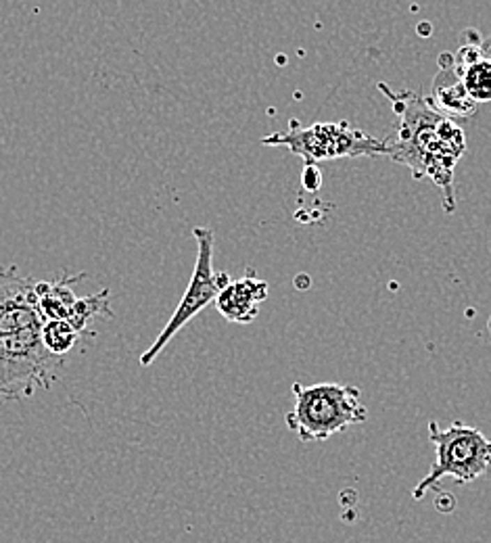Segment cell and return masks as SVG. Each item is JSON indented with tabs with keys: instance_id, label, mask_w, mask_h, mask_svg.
Segmentation results:
<instances>
[{
	"instance_id": "obj_7",
	"label": "cell",
	"mask_w": 491,
	"mask_h": 543,
	"mask_svg": "<svg viewBox=\"0 0 491 543\" xmlns=\"http://www.w3.org/2000/svg\"><path fill=\"white\" fill-rule=\"evenodd\" d=\"M267 282L257 278L255 269H247L242 278L232 280L215 299L217 311L236 324H249L257 317L261 301L267 297Z\"/></svg>"
},
{
	"instance_id": "obj_6",
	"label": "cell",
	"mask_w": 491,
	"mask_h": 543,
	"mask_svg": "<svg viewBox=\"0 0 491 543\" xmlns=\"http://www.w3.org/2000/svg\"><path fill=\"white\" fill-rule=\"evenodd\" d=\"M194 240H196V261L194 269L190 276V282L186 286V292L182 294L176 311L155 338V343L140 355V365L148 368L159 353L167 347V343L209 303H215L217 294L232 282L226 272H213V244H215V234L211 228L196 226L192 230Z\"/></svg>"
},
{
	"instance_id": "obj_14",
	"label": "cell",
	"mask_w": 491,
	"mask_h": 543,
	"mask_svg": "<svg viewBox=\"0 0 491 543\" xmlns=\"http://www.w3.org/2000/svg\"><path fill=\"white\" fill-rule=\"evenodd\" d=\"M478 48H481V54H483L485 58H489V61H491V38L483 40Z\"/></svg>"
},
{
	"instance_id": "obj_5",
	"label": "cell",
	"mask_w": 491,
	"mask_h": 543,
	"mask_svg": "<svg viewBox=\"0 0 491 543\" xmlns=\"http://www.w3.org/2000/svg\"><path fill=\"white\" fill-rule=\"evenodd\" d=\"M261 144L286 146L305 161V167L341 157H374L387 152L384 142L351 127L347 121L313 123L309 127H301L297 121H290V129L270 134L261 140Z\"/></svg>"
},
{
	"instance_id": "obj_3",
	"label": "cell",
	"mask_w": 491,
	"mask_h": 543,
	"mask_svg": "<svg viewBox=\"0 0 491 543\" xmlns=\"http://www.w3.org/2000/svg\"><path fill=\"white\" fill-rule=\"evenodd\" d=\"M293 395L295 405L286 414V426L301 441H324L368 418L361 391L351 384L295 382Z\"/></svg>"
},
{
	"instance_id": "obj_11",
	"label": "cell",
	"mask_w": 491,
	"mask_h": 543,
	"mask_svg": "<svg viewBox=\"0 0 491 543\" xmlns=\"http://www.w3.org/2000/svg\"><path fill=\"white\" fill-rule=\"evenodd\" d=\"M98 315L113 317V311H111V307H109V288H102L100 292H94V294H90V297H84V299L77 297V301H75V305H73V309H71L67 322H69L79 334H84L88 322L94 320V317H98Z\"/></svg>"
},
{
	"instance_id": "obj_12",
	"label": "cell",
	"mask_w": 491,
	"mask_h": 543,
	"mask_svg": "<svg viewBox=\"0 0 491 543\" xmlns=\"http://www.w3.org/2000/svg\"><path fill=\"white\" fill-rule=\"evenodd\" d=\"M79 332L67 320H46L42 326V343L46 351L54 357L65 355L79 340Z\"/></svg>"
},
{
	"instance_id": "obj_15",
	"label": "cell",
	"mask_w": 491,
	"mask_h": 543,
	"mask_svg": "<svg viewBox=\"0 0 491 543\" xmlns=\"http://www.w3.org/2000/svg\"><path fill=\"white\" fill-rule=\"evenodd\" d=\"M418 31H426V36H428V31H430V25H428V23H420V25H418Z\"/></svg>"
},
{
	"instance_id": "obj_9",
	"label": "cell",
	"mask_w": 491,
	"mask_h": 543,
	"mask_svg": "<svg viewBox=\"0 0 491 543\" xmlns=\"http://www.w3.org/2000/svg\"><path fill=\"white\" fill-rule=\"evenodd\" d=\"M86 274H75V276H63L59 280H36V299L38 307L44 315V320H67L77 297L73 292V284L84 280Z\"/></svg>"
},
{
	"instance_id": "obj_1",
	"label": "cell",
	"mask_w": 491,
	"mask_h": 543,
	"mask_svg": "<svg viewBox=\"0 0 491 543\" xmlns=\"http://www.w3.org/2000/svg\"><path fill=\"white\" fill-rule=\"evenodd\" d=\"M36 280L0 265V397L19 401L38 388H50L59 365L42 343L44 315L36 299Z\"/></svg>"
},
{
	"instance_id": "obj_8",
	"label": "cell",
	"mask_w": 491,
	"mask_h": 543,
	"mask_svg": "<svg viewBox=\"0 0 491 543\" xmlns=\"http://www.w3.org/2000/svg\"><path fill=\"white\" fill-rule=\"evenodd\" d=\"M428 102L449 119L470 117L476 111V102L466 92L462 77L455 71V65L449 69H439V73L432 79Z\"/></svg>"
},
{
	"instance_id": "obj_4",
	"label": "cell",
	"mask_w": 491,
	"mask_h": 543,
	"mask_svg": "<svg viewBox=\"0 0 491 543\" xmlns=\"http://www.w3.org/2000/svg\"><path fill=\"white\" fill-rule=\"evenodd\" d=\"M428 439L435 445L437 459L412 491L414 499H422L424 493L445 476H451L458 485H466L491 472V441L478 428L462 422H453L449 428H439V424L430 420Z\"/></svg>"
},
{
	"instance_id": "obj_13",
	"label": "cell",
	"mask_w": 491,
	"mask_h": 543,
	"mask_svg": "<svg viewBox=\"0 0 491 543\" xmlns=\"http://www.w3.org/2000/svg\"><path fill=\"white\" fill-rule=\"evenodd\" d=\"M320 182H322V175H320V169L318 165H307L305 171H303V184L307 190H318L320 188Z\"/></svg>"
},
{
	"instance_id": "obj_2",
	"label": "cell",
	"mask_w": 491,
	"mask_h": 543,
	"mask_svg": "<svg viewBox=\"0 0 491 543\" xmlns=\"http://www.w3.org/2000/svg\"><path fill=\"white\" fill-rule=\"evenodd\" d=\"M378 88L393 100L399 115L393 138L384 142V157L410 167L414 180L428 178L441 190L445 211L451 213L455 209L453 171L466 150L462 127L439 113L428 98L410 90L391 92L387 84H378Z\"/></svg>"
},
{
	"instance_id": "obj_10",
	"label": "cell",
	"mask_w": 491,
	"mask_h": 543,
	"mask_svg": "<svg viewBox=\"0 0 491 543\" xmlns=\"http://www.w3.org/2000/svg\"><path fill=\"white\" fill-rule=\"evenodd\" d=\"M458 75L470 98L474 102H489L491 100V61L481 54L474 63L466 67H455Z\"/></svg>"
}]
</instances>
